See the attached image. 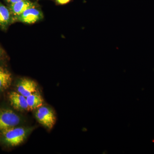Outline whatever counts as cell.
<instances>
[{
    "instance_id": "4fadbf2b",
    "label": "cell",
    "mask_w": 154,
    "mask_h": 154,
    "mask_svg": "<svg viewBox=\"0 0 154 154\" xmlns=\"http://www.w3.org/2000/svg\"><path fill=\"white\" fill-rule=\"evenodd\" d=\"M2 49L0 48V57L2 56Z\"/></svg>"
},
{
    "instance_id": "277c9868",
    "label": "cell",
    "mask_w": 154,
    "mask_h": 154,
    "mask_svg": "<svg viewBox=\"0 0 154 154\" xmlns=\"http://www.w3.org/2000/svg\"><path fill=\"white\" fill-rule=\"evenodd\" d=\"M17 17L20 22L31 24L41 20L43 18V16L41 11L33 7L26 10Z\"/></svg>"
},
{
    "instance_id": "3957f363",
    "label": "cell",
    "mask_w": 154,
    "mask_h": 154,
    "mask_svg": "<svg viewBox=\"0 0 154 154\" xmlns=\"http://www.w3.org/2000/svg\"><path fill=\"white\" fill-rule=\"evenodd\" d=\"M35 116L38 122L48 129H52L55 124V114L49 107L42 106L39 107L36 111Z\"/></svg>"
},
{
    "instance_id": "7a4b0ae2",
    "label": "cell",
    "mask_w": 154,
    "mask_h": 154,
    "mask_svg": "<svg viewBox=\"0 0 154 154\" xmlns=\"http://www.w3.org/2000/svg\"><path fill=\"white\" fill-rule=\"evenodd\" d=\"M21 121L19 116L11 109L0 110V131L17 127Z\"/></svg>"
},
{
    "instance_id": "52a82bcc",
    "label": "cell",
    "mask_w": 154,
    "mask_h": 154,
    "mask_svg": "<svg viewBox=\"0 0 154 154\" xmlns=\"http://www.w3.org/2000/svg\"><path fill=\"white\" fill-rule=\"evenodd\" d=\"M33 7H35L33 3L28 0H24L15 4H11L10 10L12 14L17 17L26 10Z\"/></svg>"
},
{
    "instance_id": "5b68a950",
    "label": "cell",
    "mask_w": 154,
    "mask_h": 154,
    "mask_svg": "<svg viewBox=\"0 0 154 154\" xmlns=\"http://www.w3.org/2000/svg\"><path fill=\"white\" fill-rule=\"evenodd\" d=\"M37 84L34 81L26 78L20 80L17 86L18 93L25 97L37 91Z\"/></svg>"
},
{
    "instance_id": "7c38bea8",
    "label": "cell",
    "mask_w": 154,
    "mask_h": 154,
    "mask_svg": "<svg viewBox=\"0 0 154 154\" xmlns=\"http://www.w3.org/2000/svg\"><path fill=\"white\" fill-rule=\"evenodd\" d=\"M6 1L11 5V4H15V3L21 2V1H24V0H6Z\"/></svg>"
},
{
    "instance_id": "ba28073f",
    "label": "cell",
    "mask_w": 154,
    "mask_h": 154,
    "mask_svg": "<svg viewBox=\"0 0 154 154\" xmlns=\"http://www.w3.org/2000/svg\"><path fill=\"white\" fill-rule=\"evenodd\" d=\"M12 82V75L4 67L0 66V92L9 88Z\"/></svg>"
},
{
    "instance_id": "6da1fadb",
    "label": "cell",
    "mask_w": 154,
    "mask_h": 154,
    "mask_svg": "<svg viewBox=\"0 0 154 154\" xmlns=\"http://www.w3.org/2000/svg\"><path fill=\"white\" fill-rule=\"evenodd\" d=\"M31 131V128L24 127L11 128L2 132V139L8 145L16 146L22 143Z\"/></svg>"
},
{
    "instance_id": "30bf717a",
    "label": "cell",
    "mask_w": 154,
    "mask_h": 154,
    "mask_svg": "<svg viewBox=\"0 0 154 154\" xmlns=\"http://www.w3.org/2000/svg\"><path fill=\"white\" fill-rule=\"evenodd\" d=\"M26 99L30 110L38 109L43 105V98L38 91L30 94Z\"/></svg>"
},
{
    "instance_id": "8992f818",
    "label": "cell",
    "mask_w": 154,
    "mask_h": 154,
    "mask_svg": "<svg viewBox=\"0 0 154 154\" xmlns=\"http://www.w3.org/2000/svg\"><path fill=\"white\" fill-rule=\"evenodd\" d=\"M9 99L11 105L16 110L21 111L30 110L26 97L18 92H11L9 94Z\"/></svg>"
},
{
    "instance_id": "8fae6325",
    "label": "cell",
    "mask_w": 154,
    "mask_h": 154,
    "mask_svg": "<svg viewBox=\"0 0 154 154\" xmlns=\"http://www.w3.org/2000/svg\"><path fill=\"white\" fill-rule=\"evenodd\" d=\"M57 2L59 5H63L68 4L70 2L71 0H56Z\"/></svg>"
},
{
    "instance_id": "9c48e42d",
    "label": "cell",
    "mask_w": 154,
    "mask_h": 154,
    "mask_svg": "<svg viewBox=\"0 0 154 154\" xmlns=\"http://www.w3.org/2000/svg\"><path fill=\"white\" fill-rule=\"evenodd\" d=\"M11 10L0 2V27L6 29L12 22Z\"/></svg>"
}]
</instances>
